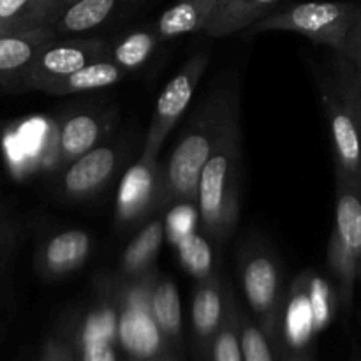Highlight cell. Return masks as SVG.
I'll use <instances>...</instances> for the list:
<instances>
[{
    "mask_svg": "<svg viewBox=\"0 0 361 361\" xmlns=\"http://www.w3.org/2000/svg\"><path fill=\"white\" fill-rule=\"evenodd\" d=\"M39 361H76V349L69 337L53 335L44 342Z\"/></svg>",
    "mask_w": 361,
    "mask_h": 361,
    "instance_id": "83f0119b",
    "label": "cell"
},
{
    "mask_svg": "<svg viewBox=\"0 0 361 361\" xmlns=\"http://www.w3.org/2000/svg\"><path fill=\"white\" fill-rule=\"evenodd\" d=\"M208 361H243L238 334V303L231 284L228 288L226 316L208 349Z\"/></svg>",
    "mask_w": 361,
    "mask_h": 361,
    "instance_id": "cb8c5ba5",
    "label": "cell"
},
{
    "mask_svg": "<svg viewBox=\"0 0 361 361\" xmlns=\"http://www.w3.org/2000/svg\"><path fill=\"white\" fill-rule=\"evenodd\" d=\"M62 11L56 0H0V35L53 28Z\"/></svg>",
    "mask_w": 361,
    "mask_h": 361,
    "instance_id": "ac0fdd59",
    "label": "cell"
},
{
    "mask_svg": "<svg viewBox=\"0 0 361 361\" xmlns=\"http://www.w3.org/2000/svg\"><path fill=\"white\" fill-rule=\"evenodd\" d=\"M148 303L159 334L171 351H178L182 345V305L175 282L155 271L148 291Z\"/></svg>",
    "mask_w": 361,
    "mask_h": 361,
    "instance_id": "2e32d148",
    "label": "cell"
},
{
    "mask_svg": "<svg viewBox=\"0 0 361 361\" xmlns=\"http://www.w3.org/2000/svg\"><path fill=\"white\" fill-rule=\"evenodd\" d=\"M120 4L122 0H78L63 7L53 30L56 35H83L111 20Z\"/></svg>",
    "mask_w": 361,
    "mask_h": 361,
    "instance_id": "7402d4cb",
    "label": "cell"
},
{
    "mask_svg": "<svg viewBox=\"0 0 361 361\" xmlns=\"http://www.w3.org/2000/svg\"><path fill=\"white\" fill-rule=\"evenodd\" d=\"M162 180L159 159L141 157L130 166L120 182L115 201V224L136 228L161 210Z\"/></svg>",
    "mask_w": 361,
    "mask_h": 361,
    "instance_id": "30bf717a",
    "label": "cell"
},
{
    "mask_svg": "<svg viewBox=\"0 0 361 361\" xmlns=\"http://www.w3.org/2000/svg\"><path fill=\"white\" fill-rule=\"evenodd\" d=\"M279 361H314L312 355L310 353H307L305 349H302V351H289L286 353L284 356H281V360Z\"/></svg>",
    "mask_w": 361,
    "mask_h": 361,
    "instance_id": "f1b7e54d",
    "label": "cell"
},
{
    "mask_svg": "<svg viewBox=\"0 0 361 361\" xmlns=\"http://www.w3.org/2000/svg\"><path fill=\"white\" fill-rule=\"evenodd\" d=\"M238 277L247 305L254 314V319L279 348L282 275L277 259L264 247H245L238 259Z\"/></svg>",
    "mask_w": 361,
    "mask_h": 361,
    "instance_id": "8992f818",
    "label": "cell"
},
{
    "mask_svg": "<svg viewBox=\"0 0 361 361\" xmlns=\"http://www.w3.org/2000/svg\"><path fill=\"white\" fill-rule=\"evenodd\" d=\"M217 2L219 0H176L157 18L152 30L161 42L203 32Z\"/></svg>",
    "mask_w": 361,
    "mask_h": 361,
    "instance_id": "ffe728a7",
    "label": "cell"
},
{
    "mask_svg": "<svg viewBox=\"0 0 361 361\" xmlns=\"http://www.w3.org/2000/svg\"><path fill=\"white\" fill-rule=\"evenodd\" d=\"M238 115V94L219 87L201 101L180 133L168 161L161 164V210L180 203H196L201 169L233 116Z\"/></svg>",
    "mask_w": 361,
    "mask_h": 361,
    "instance_id": "6da1fadb",
    "label": "cell"
},
{
    "mask_svg": "<svg viewBox=\"0 0 361 361\" xmlns=\"http://www.w3.org/2000/svg\"><path fill=\"white\" fill-rule=\"evenodd\" d=\"M109 41L101 37H85V35H55L49 39L41 51L35 55L27 78L23 92H41L44 94L53 83L69 76L74 71L108 59Z\"/></svg>",
    "mask_w": 361,
    "mask_h": 361,
    "instance_id": "ba28073f",
    "label": "cell"
},
{
    "mask_svg": "<svg viewBox=\"0 0 361 361\" xmlns=\"http://www.w3.org/2000/svg\"><path fill=\"white\" fill-rule=\"evenodd\" d=\"M122 161L116 145H97L62 168L59 190L69 201H87L99 196L115 178Z\"/></svg>",
    "mask_w": 361,
    "mask_h": 361,
    "instance_id": "8fae6325",
    "label": "cell"
},
{
    "mask_svg": "<svg viewBox=\"0 0 361 361\" xmlns=\"http://www.w3.org/2000/svg\"><path fill=\"white\" fill-rule=\"evenodd\" d=\"M55 35L53 28L0 35V90L21 94L35 55Z\"/></svg>",
    "mask_w": 361,
    "mask_h": 361,
    "instance_id": "9a60e30c",
    "label": "cell"
},
{
    "mask_svg": "<svg viewBox=\"0 0 361 361\" xmlns=\"http://www.w3.org/2000/svg\"><path fill=\"white\" fill-rule=\"evenodd\" d=\"M127 76H129V73L120 66H116L113 60L101 59L53 83L44 92V95L66 97V95L101 90V88L115 87V85L122 83Z\"/></svg>",
    "mask_w": 361,
    "mask_h": 361,
    "instance_id": "44dd1931",
    "label": "cell"
},
{
    "mask_svg": "<svg viewBox=\"0 0 361 361\" xmlns=\"http://www.w3.org/2000/svg\"><path fill=\"white\" fill-rule=\"evenodd\" d=\"M305 286L307 293H309L310 305H312L314 328H316V331H319L330 324L331 317H334L337 296H335L331 286L324 279L317 277V275H312L309 281L305 279Z\"/></svg>",
    "mask_w": 361,
    "mask_h": 361,
    "instance_id": "484cf974",
    "label": "cell"
},
{
    "mask_svg": "<svg viewBox=\"0 0 361 361\" xmlns=\"http://www.w3.org/2000/svg\"><path fill=\"white\" fill-rule=\"evenodd\" d=\"M228 288V282H222L219 275L212 274L201 279L194 289L190 319H192L194 342L201 358L208 360L212 338L215 337L226 316Z\"/></svg>",
    "mask_w": 361,
    "mask_h": 361,
    "instance_id": "5bb4252c",
    "label": "cell"
},
{
    "mask_svg": "<svg viewBox=\"0 0 361 361\" xmlns=\"http://www.w3.org/2000/svg\"><path fill=\"white\" fill-rule=\"evenodd\" d=\"M210 55L208 53H197L190 56L178 73L166 83L155 102L152 122L148 126L147 136H145L143 148H141V157L157 159L166 137L173 130V127L178 123L185 109L190 106L196 88L207 71Z\"/></svg>",
    "mask_w": 361,
    "mask_h": 361,
    "instance_id": "9c48e42d",
    "label": "cell"
},
{
    "mask_svg": "<svg viewBox=\"0 0 361 361\" xmlns=\"http://www.w3.org/2000/svg\"><path fill=\"white\" fill-rule=\"evenodd\" d=\"M238 334L240 349L243 361H279L277 345L249 316V312L238 307Z\"/></svg>",
    "mask_w": 361,
    "mask_h": 361,
    "instance_id": "d4e9b609",
    "label": "cell"
},
{
    "mask_svg": "<svg viewBox=\"0 0 361 361\" xmlns=\"http://www.w3.org/2000/svg\"><path fill=\"white\" fill-rule=\"evenodd\" d=\"M0 250H2V236H0Z\"/></svg>",
    "mask_w": 361,
    "mask_h": 361,
    "instance_id": "1f68e13d",
    "label": "cell"
},
{
    "mask_svg": "<svg viewBox=\"0 0 361 361\" xmlns=\"http://www.w3.org/2000/svg\"><path fill=\"white\" fill-rule=\"evenodd\" d=\"M358 281L361 282V270H360V279H358Z\"/></svg>",
    "mask_w": 361,
    "mask_h": 361,
    "instance_id": "d6a6232c",
    "label": "cell"
},
{
    "mask_svg": "<svg viewBox=\"0 0 361 361\" xmlns=\"http://www.w3.org/2000/svg\"><path fill=\"white\" fill-rule=\"evenodd\" d=\"M161 361H168V360H161Z\"/></svg>",
    "mask_w": 361,
    "mask_h": 361,
    "instance_id": "836d02e7",
    "label": "cell"
},
{
    "mask_svg": "<svg viewBox=\"0 0 361 361\" xmlns=\"http://www.w3.org/2000/svg\"><path fill=\"white\" fill-rule=\"evenodd\" d=\"M113 126L109 109H73L59 116L55 126L56 168H66L85 152L102 143Z\"/></svg>",
    "mask_w": 361,
    "mask_h": 361,
    "instance_id": "7c38bea8",
    "label": "cell"
},
{
    "mask_svg": "<svg viewBox=\"0 0 361 361\" xmlns=\"http://www.w3.org/2000/svg\"><path fill=\"white\" fill-rule=\"evenodd\" d=\"M127 361H147V360H140V358H130V356H129V360H127Z\"/></svg>",
    "mask_w": 361,
    "mask_h": 361,
    "instance_id": "4dcf8cb0",
    "label": "cell"
},
{
    "mask_svg": "<svg viewBox=\"0 0 361 361\" xmlns=\"http://www.w3.org/2000/svg\"><path fill=\"white\" fill-rule=\"evenodd\" d=\"M319 88L334 141L335 175L361 183V90L338 55L334 74L323 78Z\"/></svg>",
    "mask_w": 361,
    "mask_h": 361,
    "instance_id": "3957f363",
    "label": "cell"
},
{
    "mask_svg": "<svg viewBox=\"0 0 361 361\" xmlns=\"http://www.w3.org/2000/svg\"><path fill=\"white\" fill-rule=\"evenodd\" d=\"M56 2H59L62 7H67V6H71V4L78 2V0H56Z\"/></svg>",
    "mask_w": 361,
    "mask_h": 361,
    "instance_id": "f546056e",
    "label": "cell"
},
{
    "mask_svg": "<svg viewBox=\"0 0 361 361\" xmlns=\"http://www.w3.org/2000/svg\"><path fill=\"white\" fill-rule=\"evenodd\" d=\"M94 238L85 229H63L48 236L35 250V271L44 281H59L85 267Z\"/></svg>",
    "mask_w": 361,
    "mask_h": 361,
    "instance_id": "4fadbf2b",
    "label": "cell"
},
{
    "mask_svg": "<svg viewBox=\"0 0 361 361\" xmlns=\"http://www.w3.org/2000/svg\"><path fill=\"white\" fill-rule=\"evenodd\" d=\"M159 44L161 41L152 27L141 28L123 35L116 42H109L108 59L130 74L141 69L152 59Z\"/></svg>",
    "mask_w": 361,
    "mask_h": 361,
    "instance_id": "603a6c76",
    "label": "cell"
},
{
    "mask_svg": "<svg viewBox=\"0 0 361 361\" xmlns=\"http://www.w3.org/2000/svg\"><path fill=\"white\" fill-rule=\"evenodd\" d=\"M155 271L136 281H123L120 289L118 316H116V334L123 348L129 351L130 358L147 361H173L169 356L171 349L159 334L152 319L148 291Z\"/></svg>",
    "mask_w": 361,
    "mask_h": 361,
    "instance_id": "52a82bcc",
    "label": "cell"
},
{
    "mask_svg": "<svg viewBox=\"0 0 361 361\" xmlns=\"http://www.w3.org/2000/svg\"><path fill=\"white\" fill-rule=\"evenodd\" d=\"M338 56L344 60L353 80H355V83L358 85L361 90V16L355 21V25L349 30L348 37H345L344 49H342Z\"/></svg>",
    "mask_w": 361,
    "mask_h": 361,
    "instance_id": "4316f807",
    "label": "cell"
},
{
    "mask_svg": "<svg viewBox=\"0 0 361 361\" xmlns=\"http://www.w3.org/2000/svg\"><path fill=\"white\" fill-rule=\"evenodd\" d=\"M328 268L337 298L351 310L361 270V183L335 175V224L328 242Z\"/></svg>",
    "mask_w": 361,
    "mask_h": 361,
    "instance_id": "277c9868",
    "label": "cell"
},
{
    "mask_svg": "<svg viewBox=\"0 0 361 361\" xmlns=\"http://www.w3.org/2000/svg\"><path fill=\"white\" fill-rule=\"evenodd\" d=\"M242 147L240 120L233 116L217 147L201 169L196 203L204 236L217 245L228 242L238 226Z\"/></svg>",
    "mask_w": 361,
    "mask_h": 361,
    "instance_id": "7a4b0ae2",
    "label": "cell"
},
{
    "mask_svg": "<svg viewBox=\"0 0 361 361\" xmlns=\"http://www.w3.org/2000/svg\"><path fill=\"white\" fill-rule=\"evenodd\" d=\"M164 243V221L161 217L148 219L140 226L120 259V274L123 281H136L155 271L161 247Z\"/></svg>",
    "mask_w": 361,
    "mask_h": 361,
    "instance_id": "e0dca14e",
    "label": "cell"
},
{
    "mask_svg": "<svg viewBox=\"0 0 361 361\" xmlns=\"http://www.w3.org/2000/svg\"><path fill=\"white\" fill-rule=\"evenodd\" d=\"M360 16L361 4L358 2H300L268 13L245 32H295L314 44L328 46L335 55H341L345 37Z\"/></svg>",
    "mask_w": 361,
    "mask_h": 361,
    "instance_id": "5b68a950",
    "label": "cell"
},
{
    "mask_svg": "<svg viewBox=\"0 0 361 361\" xmlns=\"http://www.w3.org/2000/svg\"><path fill=\"white\" fill-rule=\"evenodd\" d=\"M277 2L279 0H219L203 34L217 39L245 32L267 16Z\"/></svg>",
    "mask_w": 361,
    "mask_h": 361,
    "instance_id": "d6986e66",
    "label": "cell"
}]
</instances>
